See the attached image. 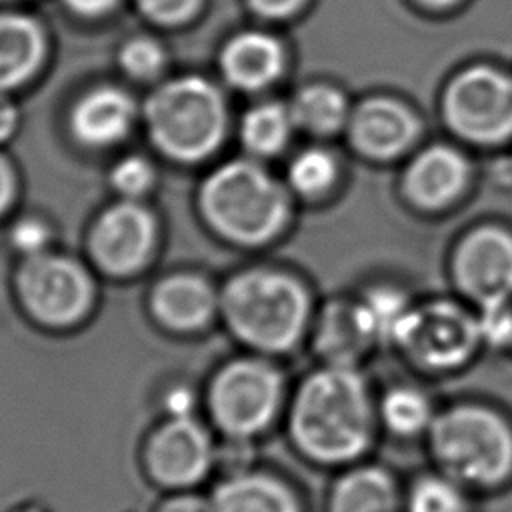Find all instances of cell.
Wrapping results in <instances>:
<instances>
[{
	"label": "cell",
	"mask_w": 512,
	"mask_h": 512,
	"mask_svg": "<svg viewBox=\"0 0 512 512\" xmlns=\"http://www.w3.org/2000/svg\"><path fill=\"white\" fill-rule=\"evenodd\" d=\"M454 294L476 312L512 302V230L486 222L466 230L448 256Z\"/></svg>",
	"instance_id": "obj_9"
},
{
	"label": "cell",
	"mask_w": 512,
	"mask_h": 512,
	"mask_svg": "<svg viewBox=\"0 0 512 512\" xmlns=\"http://www.w3.org/2000/svg\"><path fill=\"white\" fill-rule=\"evenodd\" d=\"M214 512H304L298 492L280 476L236 470L210 494Z\"/></svg>",
	"instance_id": "obj_18"
},
{
	"label": "cell",
	"mask_w": 512,
	"mask_h": 512,
	"mask_svg": "<svg viewBox=\"0 0 512 512\" xmlns=\"http://www.w3.org/2000/svg\"><path fill=\"white\" fill-rule=\"evenodd\" d=\"M168 416H192L194 410V392L184 386H174L164 396Z\"/></svg>",
	"instance_id": "obj_34"
},
{
	"label": "cell",
	"mask_w": 512,
	"mask_h": 512,
	"mask_svg": "<svg viewBox=\"0 0 512 512\" xmlns=\"http://www.w3.org/2000/svg\"><path fill=\"white\" fill-rule=\"evenodd\" d=\"M404 482L386 464L362 460L334 478L326 512H402Z\"/></svg>",
	"instance_id": "obj_16"
},
{
	"label": "cell",
	"mask_w": 512,
	"mask_h": 512,
	"mask_svg": "<svg viewBox=\"0 0 512 512\" xmlns=\"http://www.w3.org/2000/svg\"><path fill=\"white\" fill-rule=\"evenodd\" d=\"M138 4L150 18L164 24H174L188 18L198 0H138Z\"/></svg>",
	"instance_id": "obj_31"
},
{
	"label": "cell",
	"mask_w": 512,
	"mask_h": 512,
	"mask_svg": "<svg viewBox=\"0 0 512 512\" xmlns=\"http://www.w3.org/2000/svg\"><path fill=\"white\" fill-rule=\"evenodd\" d=\"M486 350L512 358V302L478 312Z\"/></svg>",
	"instance_id": "obj_28"
},
{
	"label": "cell",
	"mask_w": 512,
	"mask_h": 512,
	"mask_svg": "<svg viewBox=\"0 0 512 512\" xmlns=\"http://www.w3.org/2000/svg\"><path fill=\"white\" fill-rule=\"evenodd\" d=\"M358 298L374 324L382 348H390L394 330L414 298L394 282L370 284L364 292L358 294Z\"/></svg>",
	"instance_id": "obj_25"
},
{
	"label": "cell",
	"mask_w": 512,
	"mask_h": 512,
	"mask_svg": "<svg viewBox=\"0 0 512 512\" xmlns=\"http://www.w3.org/2000/svg\"><path fill=\"white\" fill-rule=\"evenodd\" d=\"M220 306L212 286L192 274H176L156 284L150 298L154 318L172 332L192 334L208 326Z\"/></svg>",
	"instance_id": "obj_17"
},
{
	"label": "cell",
	"mask_w": 512,
	"mask_h": 512,
	"mask_svg": "<svg viewBox=\"0 0 512 512\" xmlns=\"http://www.w3.org/2000/svg\"><path fill=\"white\" fill-rule=\"evenodd\" d=\"M352 106L346 96L328 84H314L302 88L292 106V122L312 134L328 136L338 130H346Z\"/></svg>",
	"instance_id": "obj_24"
},
{
	"label": "cell",
	"mask_w": 512,
	"mask_h": 512,
	"mask_svg": "<svg viewBox=\"0 0 512 512\" xmlns=\"http://www.w3.org/2000/svg\"><path fill=\"white\" fill-rule=\"evenodd\" d=\"M154 240L150 214L136 204H118L106 210L92 232V254L114 274L136 270L148 256Z\"/></svg>",
	"instance_id": "obj_15"
},
{
	"label": "cell",
	"mask_w": 512,
	"mask_h": 512,
	"mask_svg": "<svg viewBox=\"0 0 512 512\" xmlns=\"http://www.w3.org/2000/svg\"><path fill=\"white\" fill-rule=\"evenodd\" d=\"M378 392L360 366L320 364L288 400V434L308 462L346 468L368 460L380 438Z\"/></svg>",
	"instance_id": "obj_1"
},
{
	"label": "cell",
	"mask_w": 512,
	"mask_h": 512,
	"mask_svg": "<svg viewBox=\"0 0 512 512\" xmlns=\"http://www.w3.org/2000/svg\"><path fill=\"white\" fill-rule=\"evenodd\" d=\"M66 2L82 14H100L108 10L116 0H66Z\"/></svg>",
	"instance_id": "obj_38"
},
{
	"label": "cell",
	"mask_w": 512,
	"mask_h": 512,
	"mask_svg": "<svg viewBox=\"0 0 512 512\" xmlns=\"http://www.w3.org/2000/svg\"><path fill=\"white\" fill-rule=\"evenodd\" d=\"M12 194V172L8 164L0 158V210L6 206Z\"/></svg>",
	"instance_id": "obj_39"
},
{
	"label": "cell",
	"mask_w": 512,
	"mask_h": 512,
	"mask_svg": "<svg viewBox=\"0 0 512 512\" xmlns=\"http://www.w3.org/2000/svg\"><path fill=\"white\" fill-rule=\"evenodd\" d=\"M146 120L158 148L180 160H196L220 142L226 114L210 82L184 76L166 82L148 98Z\"/></svg>",
	"instance_id": "obj_8"
},
{
	"label": "cell",
	"mask_w": 512,
	"mask_h": 512,
	"mask_svg": "<svg viewBox=\"0 0 512 512\" xmlns=\"http://www.w3.org/2000/svg\"><path fill=\"white\" fill-rule=\"evenodd\" d=\"M288 174L292 186L298 192L306 196H318L334 186L338 178V162L328 150L310 148L292 160Z\"/></svg>",
	"instance_id": "obj_27"
},
{
	"label": "cell",
	"mask_w": 512,
	"mask_h": 512,
	"mask_svg": "<svg viewBox=\"0 0 512 512\" xmlns=\"http://www.w3.org/2000/svg\"><path fill=\"white\" fill-rule=\"evenodd\" d=\"M312 348L320 364L360 366L382 348L358 296L332 298L312 326Z\"/></svg>",
	"instance_id": "obj_14"
},
{
	"label": "cell",
	"mask_w": 512,
	"mask_h": 512,
	"mask_svg": "<svg viewBox=\"0 0 512 512\" xmlns=\"http://www.w3.org/2000/svg\"><path fill=\"white\" fill-rule=\"evenodd\" d=\"M16 288L28 314L50 328L80 322L90 306L94 288L88 274L68 258L34 254L18 272Z\"/></svg>",
	"instance_id": "obj_10"
},
{
	"label": "cell",
	"mask_w": 512,
	"mask_h": 512,
	"mask_svg": "<svg viewBox=\"0 0 512 512\" xmlns=\"http://www.w3.org/2000/svg\"><path fill=\"white\" fill-rule=\"evenodd\" d=\"M422 118L412 104L390 94H372L350 110L346 134L366 160L388 164L408 158L420 144Z\"/></svg>",
	"instance_id": "obj_13"
},
{
	"label": "cell",
	"mask_w": 512,
	"mask_h": 512,
	"mask_svg": "<svg viewBox=\"0 0 512 512\" xmlns=\"http://www.w3.org/2000/svg\"><path fill=\"white\" fill-rule=\"evenodd\" d=\"M292 124L290 110H284L278 104H262L246 114L242 138L250 150L270 154L282 148Z\"/></svg>",
	"instance_id": "obj_26"
},
{
	"label": "cell",
	"mask_w": 512,
	"mask_h": 512,
	"mask_svg": "<svg viewBox=\"0 0 512 512\" xmlns=\"http://www.w3.org/2000/svg\"><path fill=\"white\" fill-rule=\"evenodd\" d=\"M402 512H476V496L430 466L404 482Z\"/></svg>",
	"instance_id": "obj_23"
},
{
	"label": "cell",
	"mask_w": 512,
	"mask_h": 512,
	"mask_svg": "<svg viewBox=\"0 0 512 512\" xmlns=\"http://www.w3.org/2000/svg\"><path fill=\"white\" fill-rule=\"evenodd\" d=\"M132 114V100L124 92L118 88H98L76 104L72 128L88 144H110L126 134Z\"/></svg>",
	"instance_id": "obj_21"
},
{
	"label": "cell",
	"mask_w": 512,
	"mask_h": 512,
	"mask_svg": "<svg viewBox=\"0 0 512 512\" xmlns=\"http://www.w3.org/2000/svg\"><path fill=\"white\" fill-rule=\"evenodd\" d=\"M474 176L468 154L452 142H430L404 158L398 178L402 200L422 214H438L458 204Z\"/></svg>",
	"instance_id": "obj_11"
},
{
	"label": "cell",
	"mask_w": 512,
	"mask_h": 512,
	"mask_svg": "<svg viewBox=\"0 0 512 512\" xmlns=\"http://www.w3.org/2000/svg\"><path fill=\"white\" fill-rule=\"evenodd\" d=\"M48 232L44 228V224L36 222V220H22L20 224L14 226L12 230V242L18 250L26 252L28 256L40 254L44 244H46Z\"/></svg>",
	"instance_id": "obj_32"
},
{
	"label": "cell",
	"mask_w": 512,
	"mask_h": 512,
	"mask_svg": "<svg viewBox=\"0 0 512 512\" xmlns=\"http://www.w3.org/2000/svg\"><path fill=\"white\" fill-rule=\"evenodd\" d=\"M410 2L424 12L440 14V12H450V10L458 8L464 0H410Z\"/></svg>",
	"instance_id": "obj_37"
},
{
	"label": "cell",
	"mask_w": 512,
	"mask_h": 512,
	"mask_svg": "<svg viewBox=\"0 0 512 512\" xmlns=\"http://www.w3.org/2000/svg\"><path fill=\"white\" fill-rule=\"evenodd\" d=\"M430 466L474 496L512 486V414L486 398H456L438 408L424 440Z\"/></svg>",
	"instance_id": "obj_2"
},
{
	"label": "cell",
	"mask_w": 512,
	"mask_h": 512,
	"mask_svg": "<svg viewBox=\"0 0 512 512\" xmlns=\"http://www.w3.org/2000/svg\"><path fill=\"white\" fill-rule=\"evenodd\" d=\"M120 62L136 78H150L162 66V50L148 38H136L124 44Z\"/></svg>",
	"instance_id": "obj_29"
},
{
	"label": "cell",
	"mask_w": 512,
	"mask_h": 512,
	"mask_svg": "<svg viewBox=\"0 0 512 512\" xmlns=\"http://www.w3.org/2000/svg\"><path fill=\"white\" fill-rule=\"evenodd\" d=\"M42 50V32L30 18L0 14V94L32 74Z\"/></svg>",
	"instance_id": "obj_22"
},
{
	"label": "cell",
	"mask_w": 512,
	"mask_h": 512,
	"mask_svg": "<svg viewBox=\"0 0 512 512\" xmlns=\"http://www.w3.org/2000/svg\"><path fill=\"white\" fill-rule=\"evenodd\" d=\"M434 394L420 382L396 380L378 392L380 432L398 442H422L436 418Z\"/></svg>",
	"instance_id": "obj_19"
},
{
	"label": "cell",
	"mask_w": 512,
	"mask_h": 512,
	"mask_svg": "<svg viewBox=\"0 0 512 512\" xmlns=\"http://www.w3.org/2000/svg\"><path fill=\"white\" fill-rule=\"evenodd\" d=\"M438 112L460 144L498 148L512 142V70L474 62L448 76Z\"/></svg>",
	"instance_id": "obj_5"
},
{
	"label": "cell",
	"mask_w": 512,
	"mask_h": 512,
	"mask_svg": "<svg viewBox=\"0 0 512 512\" xmlns=\"http://www.w3.org/2000/svg\"><path fill=\"white\" fill-rule=\"evenodd\" d=\"M216 462L208 430L194 416H168L144 444L148 476L168 490H190Z\"/></svg>",
	"instance_id": "obj_12"
},
{
	"label": "cell",
	"mask_w": 512,
	"mask_h": 512,
	"mask_svg": "<svg viewBox=\"0 0 512 512\" xmlns=\"http://www.w3.org/2000/svg\"><path fill=\"white\" fill-rule=\"evenodd\" d=\"M16 126V110L0 96V140H4Z\"/></svg>",
	"instance_id": "obj_36"
},
{
	"label": "cell",
	"mask_w": 512,
	"mask_h": 512,
	"mask_svg": "<svg viewBox=\"0 0 512 512\" xmlns=\"http://www.w3.org/2000/svg\"><path fill=\"white\" fill-rule=\"evenodd\" d=\"M156 512H214V506L210 496H200L192 490H178L168 496Z\"/></svg>",
	"instance_id": "obj_33"
},
{
	"label": "cell",
	"mask_w": 512,
	"mask_h": 512,
	"mask_svg": "<svg viewBox=\"0 0 512 512\" xmlns=\"http://www.w3.org/2000/svg\"><path fill=\"white\" fill-rule=\"evenodd\" d=\"M220 310L230 332L262 354L298 348L312 318L306 288L276 270H246L234 276L222 292Z\"/></svg>",
	"instance_id": "obj_3"
},
{
	"label": "cell",
	"mask_w": 512,
	"mask_h": 512,
	"mask_svg": "<svg viewBox=\"0 0 512 512\" xmlns=\"http://www.w3.org/2000/svg\"><path fill=\"white\" fill-rule=\"evenodd\" d=\"M284 66L282 46L260 32L236 36L222 52L226 78L240 88L256 90L270 84Z\"/></svg>",
	"instance_id": "obj_20"
},
{
	"label": "cell",
	"mask_w": 512,
	"mask_h": 512,
	"mask_svg": "<svg viewBox=\"0 0 512 512\" xmlns=\"http://www.w3.org/2000/svg\"><path fill=\"white\" fill-rule=\"evenodd\" d=\"M390 350L420 376L458 374L486 350L480 316L456 294L414 298L394 330Z\"/></svg>",
	"instance_id": "obj_4"
},
{
	"label": "cell",
	"mask_w": 512,
	"mask_h": 512,
	"mask_svg": "<svg viewBox=\"0 0 512 512\" xmlns=\"http://www.w3.org/2000/svg\"><path fill=\"white\" fill-rule=\"evenodd\" d=\"M304 0H250V4L266 16H286L294 12Z\"/></svg>",
	"instance_id": "obj_35"
},
{
	"label": "cell",
	"mask_w": 512,
	"mask_h": 512,
	"mask_svg": "<svg viewBox=\"0 0 512 512\" xmlns=\"http://www.w3.org/2000/svg\"><path fill=\"white\" fill-rule=\"evenodd\" d=\"M202 206L218 232L244 244L270 238L286 218L284 190L246 160L230 162L206 180Z\"/></svg>",
	"instance_id": "obj_6"
},
{
	"label": "cell",
	"mask_w": 512,
	"mask_h": 512,
	"mask_svg": "<svg viewBox=\"0 0 512 512\" xmlns=\"http://www.w3.org/2000/svg\"><path fill=\"white\" fill-rule=\"evenodd\" d=\"M286 402V380L278 366L258 356L226 362L208 384L212 422L230 440H252L268 430Z\"/></svg>",
	"instance_id": "obj_7"
},
{
	"label": "cell",
	"mask_w": 512,
	"mask_h": 512,
	"mask_svg": "<svg viewBox=\"0 0 512 512\" xmlns=\"http://www.w3.org/2000/svg\"><path fill=\"white\" fill-rule=\"evenodd\" d=\"M110 178H112V184L116 190H120L122 194H128V196H136V194H142L150 186L152 168L144 158L130 156V158L120 160L114 166Z\"/></svg>",
	"instance_id": "obj_30"
}]
</instances>
